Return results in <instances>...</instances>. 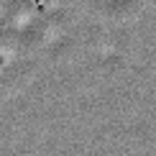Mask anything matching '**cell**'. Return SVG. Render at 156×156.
<instances>
[{"instance_id":"obj_1","label":"cell","mask_w":156,"mask_h":156,"mask_svg":"<svg viewBox=\"0 0 156 156\" xmlns=\"http://www.w3.org/2000/svg\"><path fill=\"white\" fill-rule=\"evenodd\" d=\"M0 64H5V54H3V46H0Z\"/></svg>"}]
</instances>
